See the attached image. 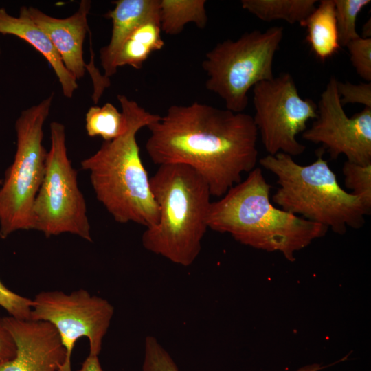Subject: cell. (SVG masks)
I'll return each instance as SVG.
<instances>
[{"label": "cell", "instance_id": "cell-1", "mask_svg": "<svg viewBox=\"0 0 371 371\" xmlns=\"http://www.w3.org/2000/svg\"><path fill=\"white\" fill-rule=\"evenodd\" d=\"M146 150L157 165L183 164L221 197L255 168L258 132L253 117L194 102L172 105L147 126Z\"/></svg>", "mask_w": 371, "mask_h": 371}, {"label": "cell", "instance_id": "cell-2", "mask_svg": "<svg viewBox=\"0 0 371 371\" xmlns=\"http://www.w3.org/2000/svg\"><path fill=\"white\" fill-rule=\"evenodd\" d=\"M126 128L118 137L104 141L81 168L89 172L95 197L120 223H135L150 228L159 221V207L150 189L137 142V132L156 120L153 114L124 95H117Z\"/></svg>", "mask_w": 371, "mask_h": 371}, {"label": "cell", "instance_id": "cell-3", "mask_svg": "<svg viewBox=\"0 0 371 371\" xmlns=\"http://www.w3.org/2000/svg\"><path fill=\"white\" fill-rule=\"evenodd\" d=\"M271 186L255 168L218 201L211 202L208 229L227 233L241 244L267 251H279L289 260L295 253L325 236L328 228L275 207Z\"/></svg>", "mask_w": 371, "mask_h": 371}, {"label": "cell", "instance_id": "cell-4", "mask_svg": "<svg viewBox=\"0 0 371 371\" xmlns=\"http://www.w3.org/2000/svg\"><path fill=\"white\" fill-rule=\"evenodd\" d=\"M150 184L159 216L155 226L144 232L142 245L175 264L188 267L199 256L208 229L209 186L183 164L159 166Z\"/></svg>", "mask_w": 371, "mask_h": 371}, {"label": "cell", "instance_id": "cell-5", "mask_svg": "<svg viewBox=\"0 0 371 371\" xmlns=\"http://www.w3.org/2000/svg\"><path fill=\"white\" fill-rule=\"evenodd\" d=\"M323 153L319 150L317 159L306 166L284 153L261 158L260 164L276 176L279 185L272 201L339 234H345L348 227L359 229L371 208L339 186Z\"/></svg>", "mask_w": 371, "mask_h": 371}, {"label": "cell", "instance_id": "cell-6", "mask_svg": "<svg viewBox=\"0 0 371 371\" xmlns=\"http://www.w3.org/2000/svg\"><path fill=\"white\" fill-rule=\"evenodd\" d=\"M54 93L23 111L15 122L16 149L0 188V238L32 229V207L45 174L43 125Z\"/></svg>", "mask_w": 371, "mask_h": 371}, {"label": "cell", "instance_id": "cell-7", "mask_svg": "<svg viewBox=\"0 0 371 371\" xmlns=\"http://www.w3.org/2000/svg\"><path fill=\"white\" fill-rule=\"evenodd\" d=\"M282 38L283 27L273 26L218 43L202 62L208 76L206 89L224 101L226 109L243 113L248 105L249 89L274 77L273 62Z\"/></svg>", "mask_w": 371, "mask_h": 371}, {"label": "cell", "instance_id": "cell-8", "mask_svg": "<svg viewBox=\"0 0 371 371\" xmlns=\"http://www.w3.org/2000/svg\"><path fill=\"white\" fill-rule=\"evenodd\" d=\"M45 174L32 207V229L45 237L69 233L92 242L86 201L66 147L65 128L50 124Z\"/></svg>", "mask_w": 371, "mask_h": 371}, {"label": "cell", "instance_id": "cell-9", "mask_svg": "<svg viewBox=\"0 0 371 371\" xmlns=\"http://www.w3.org/2000/svg\"><path fill=\"white\" fill-rule=\"evenodd\" d=\"M254 124L269 153H284L291 156L304 153L305 146L297 135L317 117V106L311 99H303L292 76L280 74L253 87Z\"/></svg>", "mask_w": 371, "mask_h": 371}, {"label": "cell", "instance_id": "cell-10", "mask_svg": "<svg viewBox=\"0 0 371 371\" xmlns=\"http://www.w3.org/2000/svg\"><path fill=\"white\" fill-rule=\"evenodd\" d=\"M113 315L114 307L108 300L80 289L69 294L40 292L32 300L30 319L48 322L56 328L66 350L59 371H71V353L77 340L87 337L89 354L99 355Z\"/></svg>", "mask_w": 371, "mask_h": 371}, {"label": "cell", "instance_id": "cell-11", "mask_svg": "<svg viewBox=\"0 0 371 371\" xmlns=\"http://www.w3.org/2000/svg\"><path fill=\"white\" fill-rule=\"evenodd\" d=\"M337 80L330 78L317 104V117L302 137L322 144L333 159L344 155L347 161L371 164V108L348 117L337 89Z\"/></svg>", "mask_w": 371, "mask_h": 371}, {"label": "cell", "instance_id": "cell-12", "mask_svg": "<svg viewBox=\"0 0 371 371\" xmlns=\"http://www.w3.org/2000/svg\"><path fill=\"white\" fill-rule=\"evenodd\" d=\"M16 345L11 360L0 363V371H59L66 350L59 333L49 322L3 317Z\"/></svg>", "mask_w": 371, "mask_h": 371}, {"label": "cell", "instance_id": "cell-13", "mask_svg": "<svg viewBox=\"0 0 371 371\" xmlns=\"http://www.w3.org/2000/svg\"><path fill=\"white\" fill-rule=\"evenodd\" d=\"M91 5V1L82 0L78 10L64 19L55 18L36 8L25 6L27 15L48 36L65 67L76 80L84 76L88 67L83 60L82 47L89 31L87 16Z\"/></svg>", "mask_w": 371, "mask_h": 371}, {"label": "cell", "instance_id": "cell-14", "mask_svg": "<svg viewBox=\"0 0 371 371\" xmlns=\"http://www.w3.org/2000/svg\"><path fill=\"white\" fill-rule=\"evenodd\" d=\"M114 8L104 16L112 21L109 44L100 50V59L104 78L116 74L121 47L135 27L147 17L159 12V0H117Z\"/></svg>", "mask_w": 371, "mask_h": 371}, {"label": "cell", "instance_id": "cell-15", "mask_svg": "<svg viewBox=\"0 0 371 371\" xmlns=\"http://www.w3.org/2000/svg\"><path fill=\"white\" fill-rule=\"evenodd\" d=\"M0 33L19 37L34 47L54 69L64 96H73L78 88L77 80L65 67L48 36L27 15L25 6L20 8L19 16H12L4 8H0Z\"/></svg>", "mask_w": 371, "mask_h": 371}, {"label": "cell", "instance_id": "cell-16", "mask_svg": "<svg viewBox=\"0 0 371 371\" xmlns=\"http://www.w3.org/2000/svg\"><path fill=\"white\" fill-rule=\"evenodd\" d=\"M306 28V41L315 55L325 60L340 48L333 0H321L318 6L300 24Z\"/></svg>", "mask_w": 371, "mask_h": 371}, {"label": "cell", "instance_id": "cell-17", "mask_svg": "<svg viewBox=\"0 0 371 371\" xmlns=\"http://www.w3.org/2000/svg\"><path fill=\"white\" fill-rule=\"evenodd\" d=\"M161 32L159 12L138 24L126 38L119 53L117 67L129 65L140 69L153 52L164 47Z\"/></svg>", "mask_w": 371, "mask_h": 371}, {"label": "cell", "instance_id": "cell-18", "mask_svg": "<svg viewBox=\"0 0 371 371\" xmlns=\"http://www.w3.org/2000/svg\"><path fill=\"white\" fill-rule=\"evenodd\" d=\"M317 0H242V8L258 19L302 23L316 8Z\"/></svg>", "mask_w": 371, "mask_h": 371}, {"label": "cell", "instance_id": "cell-19", "mask_svg": "<svg viewBox=\"0 0 371 371\" xmlns=\"http://www.w3.org/2000/svg\"><path fill=\"white\" fill-rule=\"evenodd\" d=\"M205 0H159L161 31L166 34H180L186 24L193 23L203 29L207 23Z\"/></svg>", "mask_w": 371, "mask_h": 371}, {"label": "cell", "instance_id": "cell-20", "mask_svg": "<svg viewBox=\"0 0 371 371\" xmlns=\"http://www.w3.org/2000/svg\"><path fill=\"white\" fill-rule=\"evenodd\" d=\"M126 128L124 114L110 102L102 106H91L86 113L85 129L89 137L111 141L120 136Z\"/></svg>", "mask_w": 371, "mask_h": 371}, {"label": "cell", "instance_id": "cell-21", "mask_svg": "<svg viewBox=\"0 0 371 371\" xmlns=\"http://www.w3.org/2000/svg\"><path fill=\"white\" fill-rule=\"evenodd\" d=\"M339 43L346 47L351 41L360 36L357 32V16L370 0H333Z\"/></svg>", "mask_w": 371, "mask_h": 371}, {"label": "cell", "instance_id": "cell-22", "mask_svg": "<svg viewBox=\"0 0 371 371\" xmlns=\"http://www.w3.org/2000/svg\"><path fill=\"white\" fill-rule=\"evenodd\" d=\"M346 187L371 208V164L361 165L346 161L343 166Z\"/></svg>", "mask_w": 371, "mask_h": 371}, {"label": "cell", "instance_id": "cell-23", "mask_svg": "<svg viewBox=\"0 0 371 371\" xmlns=\"http://www.w3.org/2000/svg\"><path fill=\"white\" fill-rule=\"evenodd\" d=\"M142 371H179L178 366L159 341L148 335L144 341Z\"/></svg>", "mask_w": 371, "mask_h": 371}, {"label": "cell", "instance_id": "cell-24", "mask_svg": "<svg viewBox=\"0 0 371 371\" xmlns=\"http://www.w3.org/2000/svg\"><path fill=\"white\" fill-rule=\"evenodd\" d=\"M350 59L357 74L368 82L371 81V38L361 36L347 45Z\"/></svg>", "mask_w": 371, "mask_h": 371}, {"label": "cell", "instance_id": "cell-25", "mask_svg": "<svg viewBox=\"0 0 371 371\" xmlns=\"http://www.w3.org/2000/svg\"><path fill=\"white\" fill-rule=\"evenodd\" d=\"M0 306L12 317L30 319L32 300L13 292L0 280Z\"/></svg>", "mask_w": 371, "mask_h": 371}, {"label": "cell", "instance_id": "cell-26", "mask_svg": "<svg viewBox=\"0 0 371 371\" xmlns=\"http://www.w3.org/2000/svg\"><path fill=\"white\" fill-rule=\"evenodd\" d=\"M337 89L343 106L347 104H360L371 108L370 82L352 84L337 80Z\"/></svg>", "mask_w": 371, "mask_h": 371}, {"label": "cell", "instance_id": "cell-27", "mask_svg": "<svg viewBox=\"0 0 371 371\" xmlns=\"http://www.w3.org/2000/svg\"><path fill=\"white\" fill-rule=\"evenodd\" d=\"M16 345L6 329L3 318L0 317V363L13 359L16 355Z\"/></svg>", "mask_w": 371, "mask_h": 371}, {"label": "cell", "instance_id": "cell-28", "mask_svg": "<svg viewBox=\"0 0 371 371\" xmlns=\"http://www.w3.org/2000/svg\"><path fill=\"white\" fill-rule=\"evenodd\" d=\"M77 371H104L100 364L98 355L89 354L81 368Z\"/></svg>", "mask_w": 371, "mask_h": 371}, {"label": "cell", "instance_id": "cell-29", "mask_svg": "<svg viewBox=\"0 0 371 371\" xmlns=\"http://www.w3.org/2000/svg\"><path fill=\"white\" fill-rule=\"evenodd\" d=\"M364 38H371V23L369 19L362 27V36Z\"/></svg>", "mask_w": 371, "mask_h": 371}, {"label": "cell", "instance_id": "cell-30", "mask_svg": "<svg viewBox=\"0 0 371 371\" xmlns=\"http://www.w3.org/2000/svg\"><path fill=\"white\" fill-rule=\"evenodd\" d=\"M323 368L324 367L322 366L320 364L311 363V364L303 366L302 368H300L296 371H319Z\"/></svg>", "mask_w": 371, "mask_h": 371}, {"label": "cell", "instance_id": "cell-31", "mask_svg": "<svg viewBox=\"0 0 371 371\" xmlns=\"http://www.w3.org/2000/svg\"><path fill=\"white\" fill-rule=\"evenodd\" d=\"M2 181L3 180L1 179H0V186H1V183H2Z\"/></svg>", "mask_w": 371, "mask_h": 371}, {"label": "cell", "instance_id": "cell-32", "mask_svg": "<svg viewBox=\"0 0 371 371\" xmlns=\"http://www.w3.org/2000/svg\"><path fill=\"white\" fill-rule=\"evenodd\" d=\"M0 54H1V48H0Z\"/></svg>", "mask_w": 371, "mask_h": 371}]
</instances>
